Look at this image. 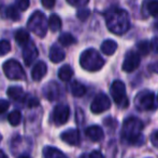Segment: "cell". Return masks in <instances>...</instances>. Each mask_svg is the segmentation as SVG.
<instances>
[{"instance_id":"cell-1","label":"cell","mask_w":158,"mask_h":158,"mask_svg":"<svg viewBox=\"0 0 158 158\" xmlns=\"http://www.w3.org/2000/svg\"><path fill=\"white\" fill-rule=\"evenodd\" d=\"M106 22L109 30L114 34L123 35L129 29V15L124 9L111 8L106 12Z\"/></svg>"},{"instance_id":"cell-2","label":"cell","mask_w":158,"mask_h":158,"mask_svg":"<svg viewBox=\"0 0 158 158\" xmlns=\"http://www.w3.org/2000/svg\"><path fill=\"white\" fill-rule=\"evenodd\" d=\"M142 130H143V122L139 118L129 117L123 124L122 138L129 144L140 145L144 141V137L142 135Z\"/></svg>"},{"instance_id":"cell-3","label":"cell","mask_w":158,"mask_h":158,"mask_svg":"<svg viewBox=\"0 0 158 158\" xmlns=\"http://www.w3.org/2000/svg\"><path fill=\"white\" fill-rule=\"evenodd\" d=\"M80 65L88 72H97L104 65V60L95 49H87L80 56Z\"/></svg>"},{"instance_id":"cell-4","label":"cell","mask_w":158,"mask_h":158,"mask_svg":"<svg viewBox=\"0 0 158 158\" xmlns=\"http://www.w3.org/2000/svg\"><path fill=\"white\" fill-rule=\"evenodd\" d=\"M27 27L30 32L35 33L39 37H44L48 32V20L43 12L35 11L30 15L29 20L27 22Z\"/></svg>"},{"instance_id":"cell-5","label":"cell","mask_w":158,"mask_h":158,"mask_svg":"<svg viewBox=\"0 0 158 158\" xmlns=\"http://www.w3.org/2000/svg\"><path fill=\"white\" fill-rule=\"evenodd\" d=\"M111 95L118 107H128L129 100L126 95V87L123 81H121V80L113 81L112 86H111Z\"/></svg>"},{"instance_id":"cell-6","label":"cell","mask_w":158,"mask_h":158,"mask_svg":"<svg viewBox=\"0 0 158 158\" xmlns=\"http://www.w3.org/2000/svg\"><path fill=\"white\" fill-rule=\"evenodd\" d=\"M3 73L11 80H23L26 77L23 66L16 60H9L3 64Z\"/></svg>"},{"instance_id":"cell-7","label":"cell","mask_w":158,"mask_h":158,"mask_svg":"<svg viewBox=\"0 0 158 158\" xmlns=\"http://www.w3.org/2000/svg\"><path fill=\"white\" fill-rule=\"evenodd\" d=\"M135 104L139 111H152L155 108V95L151 91H142L137 95Z\"/></svg>"},{"instance_id":"cell-8","label":"cell","mask_w":158,"mask_h":158,"mask_svg":"<svg viewBox=\"0 0 158 158\" xmlns=\"http://www.w3.org/2000/svg\"><path fill=\"white\" fill-rule=\"evenodd\" d=\"M111 107V101L106 93L101 92L95 97L93 100L92 105H90V111L94 114H101V113L108 111Z\"/></svg>"},{"instance_id":"cell-9","label":"cell","mask_w":158,"mask_h":158,"mask_svg":"<svg viewBox=\"0 0 158 158\" xmlns=\"http://www.w3.org/2000/svg\"><path fill=\"white\" fill-rule=\"evenodd\" d=\"M70 116V108L66 104H58L53 111V121L56 126L64 124Z\"/></svg>"},{"instance_id":"cell-10","label":"cell","mask_w":158,"mask_h":158,"mask_svg":"<svg viewBox=\"0 0 158 158\" xmlns=\"http://www.w3.org/2000/svg\"><path fill=\"white\" fill-rule=\"evenodd\" d=\"M140 62H141V57H140L139 53L135 52V51H129L126 54L122 68H123L124 72L131 73L139 67Z\"/></svg>"},{"instance_id":"cell-11","label":"cell","mask_w":158,"mask_h":158,"mask_svg":"<svg viewBox=\"0 0 158 158\" xmlns=\"http://www.w3.org/2000/svg\"><path fill=\"white\" fill-rule=\"evenodd\" d=\"M61 140L64 143L69 144L72 146H77L81 142V138H80V132L77 129H68V130L64 131L60 135Z\"/></svg>"},{"instance_id":"cell-12","label":"cell","mask_w":158,"mask_h":158,"mask_svg":"<svg viewBox=\"0 0 158 158\" xmlns=\"http://www.w3.org/2000/svg\"><path fill=\"white\" fill-rule=\"evenodd\" d=\"M38 56V50L35 48V43L32 41H29L27 44H25L23 48V59L25 61L26 65H30Z\"/></svg>"},{"instance_id":"cell-13","label":"cell","mask_w":158,"mask_h":158,"mask_svg":"<svg viewBox=\"0 0 158 158\" xmlns=\"http://www.w3.org/2000/svg\"><path fill=\"white\" fill-rule=\"evenodd\" d=\"M43 93H44V97L48 101H55L60 95V89H59V86L56 82L51 81L45 84V87L43 89Z\"/></svg>"},{"instance_id":"cell-14","label":"cell","mask_w":158,"mask_h":158,"mask_svg":"<svg viewBox=\"0 0 158 158\" xmlns=\"http://www.w3.org/2000/svg\"><path fill=\"white\" fill-rule=\"evenodd\" d=\"M85 134L93 142H100L104 138V132L99 126H90L86 128Z\"/></svg>"},{"instance_id":"cell-15","label":"cell","mask_w":158,"mask_h":158,"mask_svg":"<svg viewBox=\"0 0 158 158\" xmlns=\"http://www.w3.org/2000/svg\"><path fill=\"white\" fill-rule=\"evenodd\" d=\"M6 94L13 101H25L26 99V93L24 91V89L22 87H17V86H12L8 89L6 91Z\"/></svg>"},{"instance_id":"cell-16","label":"cell","mask_w":158,"mask_h":158,"mask_svg":"<svg viewBox=\"0 0 158 158\" xmlns=\"http://www.w3.org/2000/svg\"><path fill=\"white\" fill-rule=\"evenodd\" d=\"M46 72H48V65L44 62H38L35 65V67L31 70V77L35 81H40L44 76H45Z\"/></svg>"},{"instance_id":"cell-17","label":"cell","mask_w":158,"mask_h":158,"mask_svg":"<svg viewBox=\"0 0 158 158\" xmlns=\"http://www.w3.org/2000/svg\"><path fill=\"white\" fill-rule=\"evenodd\" d=\"M48 57L52 62L54 63H59V62L64 61V57H66V53L63 49L59 46H53L50 50V53H48Z\"/></svg>"},{"instance_id":"cell-18","label":"cell","mask_w":158,"mask_h":158,"mask_svg":"<svg viewBox=\"0 0 158 158\" xmlns=\"http://www.w3.org/2000/svg\"><path fill=\"white\" fill-rule=\"evenodd\" d=\"M101 52L106 55H113L117 49V43L112 39L104 40L101 44Z\"/></svg>"},{"instance_id":"cell-19","label":"cell","mask_w":158,"mask_h":158,"mask_svg":"<svg viewBox=\"0 0 158 158\" xmlns=\"http://www.w3.org/2000/svg\"><path fill=\"white\" fill-rule=\"evenodd\" d=\"M70 91H71V93H72V95H74V97H81L86 93V88L83 84L74 80V81H72L70 84Z\"/></svg>"},{"instance_id":"cell-20","label":"cell","mask_w":158,"mask_h":158,"mask_svg":"<svg viewBox=\"0 0 158 158\" xmlns=\"http://www.w3.org/2000/svg\"><path fill=\"white\" fill-rule=\"evenodd\" d=\"M43 156L44 158H68L61 151L57 150L56 147H51V146L44 147Z\"/></svg>"},{"instance_id":"cell-21","label":"cell","mask_w":158,"mask_h":158,"mask_svg":"<svg viewBox=\"0 0 158 158\" xmlns=\"http://www.w3.org/2000/svg\"><path fill=\"white\" fill-rule=\"evenodd\" d=\"M14 38H15V40H16L17 43L21 44V46H23V47L30 41L29 33H28L26 29H24V28H21V29L16 30Z\"/></svg>"},{"instance_id":"cell-22","label":"cell","mask_w":158,"mask_h":158,"mask_svg":"<svg viewBox=\"0 0 158 158\" xmlns=\"http://www.w3.org/2000/svg\"><path fill=\"white\" fill-rule=\"evenodd\" d=\"M48 26L53 33L58 32L61 28V20L57 14H52L48 21Z\"/></svg>"},{"instance_id":"cell-23","label":"cell","mask_w":158,"mask_h":158,"mask_svg":"<svg viewBox=\"0 0 158 158\" xmlns=\"http://www.w3.org/2000/svg\"><path fill=\"white\" fill-rule=\"evenodd\" d=\"M73 76V70L70 65H64L59 68L58 70V77L63 81H69Z\"/></svg>"},{"instance_id":"cell-24","label":"cell","mask_w":158,"mask_h":158,"mask_svg":"<svg viewBox=\"0 0 158 158\" xmlns=\"http://www.w3.org/2000/svg\"><path fill=\"white\" fill-rule=\"evenodd\" d=\"M58 41H59V43H61V46L69 47L77 42V38H75L72 34H70V33H64V34H61L60 36H59Z\"/></svg>"},{"instance_id":"cell-25","label":"cell","mask_w":158,"mask_h":158,"mask_svg":"<svg viewBox=\"0 0 158 158\" xmlns=\"http://www.w3.org/2000/svg\"><path fill=\"white\" fill-rule=\"evenodd\" d=\"M6 16L12 21H19L21 19V14L19 12V9L15 7V4H11L10 7L6 9Z\"/></svg>"},{"instance_id":"cell-26","label":"cell","mask_w":158,"mask_h":158,"mask_svg":"<svg viewBox=\"0 0 158 158\" xmlns=\"http://www.w3.org/2000/svg\"><path fill=\"white\" fill-rule=\"evenodd\" d=\"M8 120L10 122L11 126L15 127V126H19V122L22 120V113L19 111H13L12 113H10V115L8 116Z\"/></svg>"},{"instance_id":"cell-27","label":"cell","mask_w":158,"mask_h":158,"mask_svg":"<svg viewBox=\"0 0 158 158\" xmlns=\"http://www.w3.org/2000/svg\"><path fill=\"white\" fill-rule=\"evenodd\" d=\"M137 48L139 50V52L143 55H148L151 51V44L150 41L148 40H143V41H140L139 43L137 44Z\"/></svg>"},{"instance_id":"cell-28","label":"cell","mask_w":158,"mask_h":158,"mask_svg":"<svg viewBox=\"0 0 158 158\" xmlns=\"http://www.w3.org/2000/svg\"><path fill=\"white\" fill-rule=\"evenodd\" d=\"M11 50V44L8 40L3 39L0 40V56H3V55L8 54Z\"/></svg>"},{"instance_id":"cell-29","label":"cell","mask_w":158,"mask_h":158,"mask_svg":"<svg viewBox=\"0 0 158 158\" xmlns=\"http://www.w3.org/2000/svg\"><path fill=\"white\" fill-rule=\"evenodd\" d=\"M146 9L152 16L158 17V1H150L148 3Z\"/></svg>"},{"instance_id":"cell-30","label":"cell","mask_w":158,"mask_h":158,"mask_svg":"<svg viewBox=\"0 0 158 158\" xmlns=\"http://www.w3.org/2000/svg\"><path fill=\"white\" fill-rule=\"evenodd\" d=\"M90 15V11L87 8H80L77 12V16L80 21H86Z\"/></svg>"},{"instance_id":"cell-31","label":"cell","mask_w":158,"mask_h":158,"mask_svg":"<svg viewBox=\"0 0 158 158\" xmlns=\"http://www.w3.org/2000/svg\"><path fill=\"white\" fill-rule=\"evenodd\" d=\"M15 7H16L19 10H22V11H25L26 9L29 7L30 2L28 0H19V1L15 2Z\"/></svg>"},{"instance_id":"cell-32","label":"cell","mask_w":158,"mask_h":158,"mask_svg":"<svg viewBox=\"0 0 158 158\" xmlns=\"http://www.w3.org/2000/svg\"><path fill=\"white\" fill-rule=\"evenodd\" d=\"M68 3L71 4V6H74V7H80V8H83V6H86L88 4V0H68Z\"/></svg>"},{"instance_id":"cell-33","label":"cell","mask_w":158,"mask_h":158,"mask_svg":"<svg viewBox=\"0 0 158 158\" xmlns=\"http://www.w3.org/2000/svg\"><path fill=\"white\" fill-rule=\"evenodd\" d=\"M9 106H10V103L6 100L0 99V114L6 113L9 110Z\"/></svg>"},{"instance_id":"cell-34","label":"cell","mask_w":158,"mask_h":158,"mask_svg":"<svg viewBox=\"0 0 158 158\" xmlns=\"http://www.w3.org/2000/svg\"><path fill=\"white\" fill-rule=\"evenodd\" d=\"M26 103H27L28 107H35V106H39V100L35 99V97H29L28 100H26Z\"/></svg>"},{"instance_id":"cell-35","label":"cell","mask_w":158,"mask_h":158,"mask_svg":"<svg viewBox=\"0 0 158 158\" xmlns=\"http://www.w3.org/2000/svg\"><path fill=\"white\" fill-rule=\"evenodd\" d=\"M151 142H152V144L155 147L158 148V130L152 133V135H151Z\"/></svg>"},{"instance_id":"cell-36","label":"cell","mask_w":158,"mask_h":158,"mask_svg":"<svg viewBox=\"0 0 158 158\" xmlns=\"http://www.w3.org/2000/svg\"><path fill=\"white\" fill-rule=\"evenodd\" d=\"M42 6L45 7L46 9H52L55 6V1L54 0H42L41 1Z\"/></svg>"},{"instance_id":"cell-37","label":"cell","mask_w":158,"mask_h":158,"mask_svg":"<svg viewBox=\"0 0 158 158\" xmlns=\"http://www.w3.org/2000/svg\"><path fill=\"white\" fill-rule=\"evenodd\" d=\"M150 44H151V49H152L154 52L158 53V37H154Z\"/></svg>"},{"instance_id":"cell-38","label":"cell","mask_w":158,"mask_h":158,"mask_svg":"<svg viewBox=\"0 0 158 158\" xmlns=\"http://www.w3.org/2000/svg\"><path fill=\"white\" fill-rule=\"evenodd\" d=\"M88 158H104V156L102 155L101 152H99V151H93V152L89 154V157Z\"/></svg>"},{"instance_id":"cell-39","label":"cell","mask_w":158,"mask_h":158,"mask_svg":"<svg viewBox=\"0 0 158 158\" xmlns=\"http://www.w3.org/2000/svg\"><path fill=\"white\" fill-rule=\"evenodd\" d=\"M150 68H151V70H153L154 73L158 74V61L155 62V63H153L152 65H150Z\"/></svg>"},{"instance_id":"cell-40","label":"cell","mask_w":158,"mask_h":158,"mask_svg":"<svg viewBox=\"0 0 158 158\" xmlns=\"http://www.w3.org/2000/svg\"><path fill=\"white\" fill-rule=\"evenodd\" d=\"M0 158H8V156L6 155V153L1 150H0Z\"/></svg>"},{"instance_id":"cell-41","label":"cell","mask_w":158,"mask_h":158,"mask_svg":"<svg viewBox=\"0 0 158 158\" xmlns=\"http://www.w3.org/2000/svg\"><path fill=\"white\" fill-rule=\"evenodd\" d=\"M154 29H155V32H156L157 34H158V21H156L154 23Z\"/></svg>"},{"instance_id":"cell-42","label":"cell","mask_w":158,"mask_h":158,"mask_svg":"<svg viewBox=\"0 0 158 158\" xmlns=\"http://www.w3.org/2000/svg\"><path fill=\"white\" fill-rule=\"evenodd\" d=\"M19 158H31L30 156H28V155H22L21 157H19Z\"/></svg>"},{"instance_id":"cell-43","label":"cell","mask_w":158,"mask_h":158,"mask_svg":"<svg viewBox=\"0 0 158 158\" xmlns=\"http://www.w3.org/2000/svg\"><path fill=\"white\" fill-rule=\"evenodd\" d=\"M1 139H2V137H1V134H0V142H1Z\"/></svg>"},{"instance_id":"cell-44","label":"cell","mask_w":158,"mask_h":158,"mask_svg":"<svg viewBox=\"0 0 158 158\" xmlns=\"http://www.w3.org/2000/svg\"><path fill=\"white\" fill-rule=\"evenodd\" d=\"M157 101H158V95H157Z\"/></svg>"}]
</instances>
